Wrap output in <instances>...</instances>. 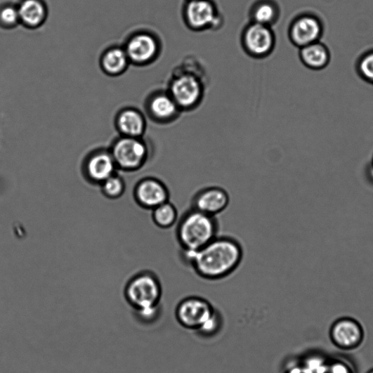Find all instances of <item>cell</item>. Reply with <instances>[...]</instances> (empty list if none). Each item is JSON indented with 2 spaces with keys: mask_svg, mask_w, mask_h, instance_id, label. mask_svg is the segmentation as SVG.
Returning <instances> with one entry per match:
<instances>
[{
  "mask_svg": "<svg viewBox=\"0 0 373 373\" xmlns=\"http://www.w3.org/2000/svg\"><path fill=\"white\" fill-rule=\"evenodd\" d=\"M244 250L242 243L230 235H218L200 250L181 252V259L197 276L215 282L229 277L242 263Z\"/></svg>",
  "mask_w": 373,
  "mask_h": 373,
  "instance_id": "cell-1",
  "label": "cell"
},
{
  "mask_svg": "<svg viewBox=\"0 0 373 373\" xmlns=\"http://www.w3.org/2000/svg\"><path fill=\"white\" fill-rule=\"evenodd\" d=\"M207 84L202 65L188 57L173 69L166 89L183 112H190L202 103Z\"/></svg>",
  "mask_w": 373,
  "mask_h": 373,
  "instance_id": "cell-2",
  "label": "cell"
},
{
  "mask_svg": "<svg viewBox=\"0 0 373 373\" xmlns=\"http://www.w3.org/2000/svg\"><path fill=\"white\" fill-rule=\"evenodd\" d=\"M220 223L217 217L190 208L179 218L175 235L181 252L197 251L219 235Z\"/></svg>",
  "mask_w": 373,
  "mask_h": 373,
  "instance_id": "cell-3",
  "label": "cell"
},
{
  "mask_svg": "<svg viewBox=\"0 0 373 373\" xmlns=\"http://www.w3.org/2000/svg\"><path fill=\"white\" fill-rule=\"evenodd\" d=\"M162 294L161 280L152 271L135 275L125 290L126 300L135 310L160 305Z\"/></svg>",
  "mask_w": 373,
  "mask_h": 373,
  "instance_id": "cell-4",
  "label": "cell"
},
{
  "mask_svg": "<svg viewBox=\"0 0 373 373\" xmlns=\"http://www.w3.org/2000/svg\"><path fill=\"white\" fill-rule=\"evenodd\" d=\"M187 28L195 32L218 30L224 18L211 0H188L182 13Z\"/></svg>",
  "mask_w": 373,
  "mask_h": 373,
  "instance_id": "cell-5",
  "label": "cell"
},
{
  "mask_svg": "<svg viewBox=\"0 0 373 373\" xmlns=\"http://www.w3.org/2000/svg\"><path fill=\"white\" fill-rule=\"evenodd\" d=\"M117 169L135 171L143 168L150 157L148 144L143 138L123 136L117 140L110 150Z\"/></svg>",
  "mask_w": 373,
  "mask_h": 373,
  "instance_id": "cell-6",
  "label": "cell"
},
{
  "mask_svg": "<svg viewBox=\"0 0 373 373\" xmlns=\"http://www.w3.org/2000/svg\"><path fill=\"white\" fill-rule=\"evenodd\" d=\"M244 51L255 60H263L272 54L277 46V36L271 27L250 22L241 34Z\"/></svg>",
  "mask_w": 373,
  "mask_h": 373,
  "instance_id": "cell-7",
  "label": "cell"
},
{
  "mask_svg": "<svg viewBox=\"0 0 373 373\" xmlns=\"http://www.w3.org/2000/svg\"><path fill=\"white\" fill-rule=\"evenodd\" d=\"M325 24L316 13H302L294 17L288 27L290 43L299 49L313 43L321 41L325 34Z\"/></svg>",
  "mask_w": 373,
  "mask_h": 373,
  "instance_id": "cell-8",
  "label": "cell"
},
{
  "mask_svg": "<svg viewBox=\"0 0 373 373\" xmlns=\"http://www.w3.org/2000/svg\"><path fill=\"white\" fill-rule=\"evenodd\" d=\"M214 310V308L207 299L190 296L182 300L176 306L175 316L183 327L197 331Z\"/></svg>",
  "mask_w": 373,
  "mask_h": 373,
  "instance_id": "cell-9",
  "label": "cell"
},
{
  "mask_svg": "<svg viewBox=\"0 0 373 373\" xmlns=\"http://www.w3.org/2000/svg\"><path fill=\"white\" fill-rule=\"evenodd\" d=\"M125 51L130 63L137 65H148L161 55L162 41L152 33L139 32L129 39Z\"/></svg>",
  "mask_w": 373,
  "mask_h": 373,
  "instance_id": "cell-10",
  "label": "cell"
},
{
  "mask_svg": "<svg viewBox=\"0 0 373 373\" xmlns=\"http://www.w3.org/2000/svg\"><path fill=\"white\" fill-rule=\"evenodd\" d=\"M133 195L137 204L150 211L170 201L168 186L162 180L154 176H148L140 181L135 186Z\"/></svg>",
  "mask_w": 373,
  "mask_h": 373,
  "instance_id": "cell-11",
  "label": "cell"
},
{
  "mask_svg": "<svg viewBox=\"0 0 373 373\" xmlns=\"http://www.w3.org/2000/svg\"><path fill=\"white\" fill-rule=\"evenodd\" d=\"M230 202V195L225 189L220 186H209L194 194L190 208L218 218L228 209Z\"/></svg>",
  "mask_w": 373,
  "mask_h": 373,
  "instance_id": "cell-12",
  "label": "cell"
},
{
  "mask_svg": "<svg viewBox=\"0 0 373 373\" xmlns=\"http://www.w3.org/2000/svg\"><path fill=\"white\" fill-rule=\"evenodd\" d=\"M329 337L334 345L343 350H353L361 346L365 332L360 323L352 318H341L333 323Z\"/></svg>",
  "mask_w": 373,
  "mask_h": 373,
  "instance_id": "cell-13",
  "label": "cell"
},
{
  "mask_svg": "<svg viewBox=\"0 0 373 373\" xmlns=\"http://www.w3.org/2000/svg\"><path fill=\"white\" fill-rule=\"evenodd\" d=\"M146 107L151 119L159 124H172L183 113L166 89L153 92Z\"/></svg>",
  "mask_w": 373,
  "mask_h": 373,
  "instance_id": "cell-14",
  "label": "cell"
},
{
  "mask_svg": "<svg viewBox=\"0 0 373 373\" xmlns=\"http://www.w3.org/2000/svg\"><path fill=\"white\" fill-rule=\"evenodd\" d=\"M117 169L110 151L99 150L88 157L84 166L86 178L93 183L102 184L116 173Z\"/></svg>",
  "mask_w": 373,
  "mask_h": 373,
  "instance_id": "cell-15",
  "label": "cell"
},
{
  "mask_svg": "<svg viewBox=\"0 0 373 373\" xmlns=\"http://www.w3.org/2000/svg\"><path fill=\"white\" fill-rule=\"evenodd\" d=\"M331 57L329 48L321 41L311 44L299 49L301 63L312 71H321L326 69L331 62Z\"/></svg>",
  "mask_w": 373,
  "mask_h": 373,
  "instance_id": "cell-16",
  "label": "cell"
},
{
  "mask_svg": "<svg viewBox=\"0 0 373 373\" xmlns=\"http://www.w3.org/2000/svg\"><path fill=\"white\" fill-rule=\"evenodd\" d=\"M117 126L124 136L142 138L147 128L145 116L134 109H126L117 117Z\"/></svg>",
  "mask_w": 373,
  "mask_h": 373,
  "instance_id": "cell-17",
  "label": "cell"
},
{
  "mask_svg": "<svg viewBox=\"0 0 373 373\" xmlns=\"http://www.w3.org/2000/svg\"><path fill=\"white\" fill-rule=\"evenodd\" d=\"M18 11L20 22L27 27L37 28L46 21V9L38 0H25Z\"/></svg>",
  "mask_w": 373,
  "mask_h": 373,
  "instance_id": "cell-18",
  "label": "cell"
},
{
  "mask_svg": "<svg viewBox=\"0 0 373 373\" xmlns=\"http://www.w3.org/2000/svg\"><path fill=\"white\" fill-rule=\"evenodd\" d=\"M280 10L276 4L261 1L254 5L249 12L250 22L273 27L280 19Z\"/></svg>",
  "mask_w": 373,
  "mask_h": 373,
  "instance_id": "cell-19",
  "label": "cell"
},
{
  "mask_svg": "<svg viewBox=\"0 0 373 373\" xmlns=\"http://www.w3.org/2000/svg\"><path fill=\"white\" fill-rule=\"evenodd\" d=\"M130 63L125 49L116 47L109 49L103 55L102 67L110 75L123 73Z\"/></svg>",
  "mask_w": 373,
  "mask_h": 373,
  "instance_id": "cell-20",
  "label": "cell"
},
{
  "mask_svg": "<svg viewBox=\"0 0 373 373\" xmlns=\"http://www.w3.org/2000/svg\"><path fill=\"white\" fill-rule=\"evenodd\" d=\"M179 218L178 209L170 201L152 210V222L160 229L168 230L173 228L178 223Z\"/></svg>",
  "mask_w": 373,
  "mask_h": 373,
  "instance_id": "cell-21",
  "label": "cell"
},
{
  "mask_svg": "<svg viewBox=\"0 0 373 373\" xmlns=\"http://www.w3.org/2000/svg\"><path fill=\"white\" fill-rule=\"evenodd\" d=\"M355 70L360 79L373 86V48L365 51L358 57Z\"/></svg>",
  "mask_w": 373,
  "mask_h": 373,
  "instance_id": "cell-22",
  "label": "cell"
},
{
  "mask_svg": "<svg viewBox=\"0 0 373 373\" xmlns=\"http://www.w3.org/2000/svg\"><path fill=\"white\" fill-rule=\"evenodd\" d=\"M101 185L103 194L110 199L122 197L126 190L124 181L116 173L103 182Z\"/></svg>",
  "mask_w": 373,
  "mask_h": 373,
  "instance_id": "cell-23",
  "label": "cell"
},
{
  "mask_svg": "<svg viewBox=\"0 0 373 373\" xmlns=\"http://www.w3.org/2000/svg\"><path fill=\"white\" fill-rule=\"evenodd\" d=\"M223 320L220 313L215 309L212 315L196 332L204 337H211L217 334L221 326Z\"/></svg>",
  "mask_w": 373,
  "mask_h": 373,
  "instance_id": "cell-24",
  "label": "cell"
},
{
  "mask_svg": "<svg viewBox=\"0 0 373 373\" xmlns=\"http://www.w3.org/2000/svg\"><path fill=\"white\" fill-rule=\"evenodd\" d=\"M0 22L8 27H13L20 23L18 8L8 6L0 11Z\"/></svg>",
  "mask_w": 373,
  "mask_h": 373,
  "instance_id": "cell-25",
  "label": "cell"
},
{
  "mask_svg": "<svg viewBox=\"0 0 373 373\" xmlns=\"http://www.w3.org/2000/svg\"><path fill=\"white\" fill-rule=\"evenodd\" d=\"M326 373H355L352 367L342 360H329Z\"/></svg>",
  "mask_w": 373,
  "mask_h": 373,
  "instance_id": "cell-26",
  "label": "cell"
},
{
  "mask_svg": "<svg viewBox=\"0 0 373 373\" xmlns=\"http://www.w3.org/2000/svg\"><path fill=\"white\" fill-rule=\"evenodd\" d=\"M135 310L140 320L144 322H150L158 317L160 312V305Z\"/></svg>",
  "mask_w": 373,
  "mask_h": 373,
  "instance_id": "cell-27",
  "label": "cell"
},
{
  "mask_svg": "<svg viewBox=\"0 0 373 373\" xmlns=\"http://www.w3.org/2000/svg\"><path fill=\"white\" fill-rule=\"evenodd\" d=\"M367 174V178L369 180L371 183L373 185V156L370 162V164L368 166Z\"/></svg>",
  "mask_w": 373,
  "mask_h": 373,
  "instance_id": "cell-28",
  "label": "cell"
},
{
  "mask_svg": "<svg viewBox=\"0 0 373 373\" xmlns=\"http://www.w3.org/2000/svg\"><path fill=\"white\" fill-rule=\"evenodd\" d=\"M285 373H308L301 365L293 367L289 369Z\"/></svg>",
  "mask_w": 373,
  "mask_h": 373,
  "instance_id": "cell-29",
  "label": "cell"
},
{
  "mask_svg": "<svg viewBox=\"0 0 373 373\" xmlns=\"http://www.w3.org/2000/svg\"><path fill=\"white\" fill-rule=\"evenodd\" d=\"M367 373H373V369H370Z\"/></svg>",
  "mask_w": 373,
  "mask_h": 373,
  "instance_id": "cell-30",
  "label": "cell"
}]
</instances>
